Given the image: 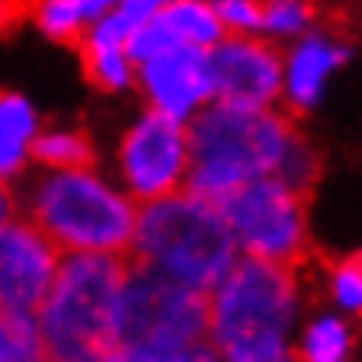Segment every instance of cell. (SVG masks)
Here are the masks:
<instances>
[{
  "label": "cell",
  "instance_id": "cell-1",
  "mask_svg": "<svg viewBox=\"0 0 362 362\" xmlns=\"http://www.w3.org/2000/svg\"><path fill=\"white\" fill-rule=\"evenodd\" d=\"M188 122V192L209 202L258 178H279L300 192L314 175V153L272 108L209 101Z\"/></svg>",
  "mask_w": 362,
  "mask_h": 362
},
{
  "label": "cell",
  "instance_id": "cell-2",
  "mask_svg": "<svg viewBox=\"0 0 362 362\" xmlns=\"http://www.w3.org/2000/svg\"><path fill=\"white\" fill-rule=\"evenodd\" d=\"M300 289L289 265L237 258L209 293V345L220 362H296L289 334Z\"/></svg>",
  "mask_w": 362,
  "mask_h": 362
},
{
  "label": "cell",
  "instance_id": "cell-3",
  "mask_svg": "<svg viewBox=\"0 0 362 362\" xmlns=\"http://www.w3.org/2000/svg\"><path fill=\"white\" fill-rule=\"evenodd\" d=\"M126 262L119 255H66L35 310L49 362H101L115 349L119 293Z\"/></svg>",
  "mask_w": 362,
  "mask_h": 362
},
{
  "label": "cell",
  "instance_id": "cell-4",
  "mask_svg": "<svg viewBox=\"0 0 362 362\" xmlns=\"http://www.w3.org/2000/svg\"><path fill=\"white\" fill-rule=\"evenodd\" d=\"M133 251L139 265L164 272L199 293H213L240 258L220 202L195 192L150 199L136 213Z\"/></svg>",
  "mask_w": 362,
  "mask_h": 362
},
{
  "label": "cell",
  "instance_id": "cell-5",
  "mask_svg": "<svg viewBox=\"0 0 362 362\" xmlns=\"http://www.w3.org/2000/svg\"><path fill=\"white\" fill-rule=\"evenodd\" d=\"M32 223L70 255H122L133 247V195L90 168L49 171L28 192Z\"/></svg>",
  "mask_w": 362,
  "mask_h": 362
},
{
  "label": "cell",
  "instance_id": "cell-6",
  "mask_svg": "<svg viewBox=\"0 0 362 362\" xmlns=\"http://www.w3.org/2000/svg\"><path fill=\"white\" fill-rule=\"evenodd\" d=\"M206 338H209V293H199L139 262L126 265L119 317H115V345L178 352L192 345H206Z\"/></svg>",
  "mask_w": 362,
  "mask_h": 362
},
{
  "label": "cell",
  "instance_id": "cell-7",
  "mask_svg": "<svg viewBox=\"0 0 362 362\" xmlns=\"http://www.w3.org/2000/svg\"><path fill=\"white\" fill-rule=\"evenodd\" d=\"M237 251L275 265H293L307 240L300 192L279 178H258L233 188L220 202Z\"/></svg>",
  "mask_w": 362,
  "mask_h": 362
},
{
  "label": "cell",
  "instance_id": "cell-8",
  "mask_svg": "<svg viewBox=\"0 0 362 362\" xmlns=\"http://www.w3.org/2000/svg\"><path fill=\"white\" fill-rule=\"evenodd\" d=\"M188 122L153 108L139 115L119 143V175L126 192L139 202L178 192L188 181Z\"/></svg>",
  "mask_w": 362,
  "mask_h": 362
},
{
  "label": "cell",
  "instance_id": "cell-9",
  "mask_svg": "<svg viewBox=\"0 0 362 362\" xmlns=\"http://www.w3.org/2000/svg\"><path fill=\"white\" fill-rule=\"evenodd\" d=\"M59 269V247L35 223H0V310L35 314Z\"/></svg>",
  "mask_w": 362,
  "mask_h": 362
},
{
  "label": "cell",
  "instance_id": "cell-10",
  "mask_svg": "<svg viewBox=\"0 0 362 362\" xmlns=\"http://www.w3.org/2000/svg\"><path fill=\"white\" fill-rule=\"evenodd\" d=\"M213 101L240 108H269L282 94V59L258 39H220L209 49Z\"/></svg>",
  "mask_w": 362,
  "mask_h": 362
},
{
  "label": "cell",
  "instance_id": "cell-11",
  "mask_svg": "<svg viewBox=\"0 0 362 362\" xmlns=\"http://www.w3.org/2000/svg\"><path fill=\"white\" fill-rule=\"evenodd\" d=\"M139 84L150 98L153 112L188 122L199 108L213 101L209 88V49L199 45H175L164 49L136 66Z\"/></svg>",
  "mask_w": 362,
  "mask_h": 362
},
{
  "label": "cell",
  "instance_id": "cell-12",
  "mask_svg": "<svg viewBox=\"0 0 362 362\" xmlns=\"http://www.w3.org/2000/svg\"><path fill=\"white\" fill-rule=\"evenodd\" d=\"M345 63V49L331 42L327 35H310L293 49V56L282 63V90L296 108H310L320 101L327 77Z\"/></svg>",
  "mask_w": 362,
  "mask_h": 362
},
{
  "label": "cell",
  "instance_id": "cell-13",
  "mask_svg": "<svg viewBox=\"0 0 362 362\" xmlns=\"http://www.w3.org/2000/svg\"><path fill=\"white\" fill-rule=\"evenodd\" d=\"M39 136V115L28 98L4 90L0 94V181L21 175Z\"/></svg>",
  "mask_w": 362,
  "mask_h": 362
},
{
  "label": "cell",
  "instance_id": "cell-14",
  "mask_svg": "<svg viewBox=\"0 0 362 362\" xmlns=\"http://www.w3.org/2000/svg\"><path fill=\"white\" fill-rule=\"evenodd\" d=\"M119 0H39L35 21L49 39H77Z\"/></svg>",
  "mask_w": 362,
  "mask_h": 362
},
{
  "label": "cell",
  "instance_id": "cell-15",
  "mask_svg": "<svg viewBox=\"0 0 362 362\" xmlns=\"http://www.w3.org/2000/svg\"><path fill=\"white\" fill-rule=\"evenodd\" d=\"M352 331L341 317H317L300 338V362H349Z\"/></svg>",
  "mask_w": 362,
  "mask_h": 362
},
{
  "label": "cell",
  "instance_id": "cell-16",
  "mask_svg": "<svg viewBox=\"0 0 362 362\" xmlns=\"http://www.w3.org/2000/svg\"><path fill=\"white\" fill-rule=\"evenodd\" d=\"M0 362H49L35 314L0 310Z\"/></svg>",
  "mask_w": 362,
  "mask_h": 362
},
{
  "label": "cell",
  "instance_id": "cell-17",
  "mask_svg": "<svg viewBox=\"0 0 362 362\" xmlns=\"http://www.w3.org/2000/svg\"><path fill=\"white\" fill-rule=\"evenodd\" d=\"M84 63H88L90 81L105 90H122L133 84L136 63L126 45L108 42H84Z\"/></svg>",
  "mask_w": 362,
  "mask_h": 362
},
{
  "label": "cell",
  "instance_id": "cell-18",
  "mask_svg": "<svg viewBox=\"0 0 362 362\" xmlns=\"http://www.w3.org/2000/svg\"><path fill=\"white\" fill-rule=\"evenodd\" d=\"M32 157H35L39 164H45L49 171L88 168L90 164V143L81 133H70V129H49V133L35 136Z\"/></svg>",
  "mask_w": 362,
  "mask_h": 362
},
{
  "label": "cell",
  "instance_id": "cell-19",
  "mask_svg": "<svg viewBox=\"0 0 362 362\" xmlns=\"http://www.w3.org/2000/svg\"><path fill=\"white\" fill-rule=\"evenodd\" d=\"M310 18H314L310 0H265L262 4V32H269V35L293 39V35L307 32Z\"/></svg>",
  "mask_w": 362,
  "mask_h": 362
},
{
  "label": "cell",
  "instance_id": "cell-20",
  "mask_svg": "<svg viewBox=\"0 0 362 362\" xmlns=\"http://www.w3.org/2000/svg\"><path fill=\"white\" fill-rule=\"evenodd\" d=\"M101 362H220L213 352V345H192V349H178V352H153V349H122L115 345Z\"/></svg>",
  "mask_w": 362,
  "mask_h": 362
},
{
  "label": "cell",
  "instance_id": "cell-21",
  "mask_svg": "<svg viewBox=\"0 0 362 362\" xmlns=\"http://www.w3.org/2000/svg\"><path fill=\"white\" fill-rule=\"evenodd\" d=\"M213 11L233 35H255L262 32V0H213Z\"/></svg>",
  "mask_w": 362,
  "mask_h": 362
},
{
  "label": "cell",
  "instance_id": "cell-22",
  "mask_svg": "<svg viewBox=\"0 0 362 362\" xmlns=\"http://www.w3.org/2000/svg\"><path fill=\"white\" fill-rule=\"evenodd\" d=\"M331 296L349 314H359L362 310V255L341 262L338 269L331 272Z\"/></svg>",
  "mask_w": 362,
  "mask_h": 362
},
{
  "label": "cell",
  "instance_id": "cell-23",
  "mask_svg": "<svg viewBox=\"0 0 362 362\" xmlns=\"http://www.w3.org/2000/svg\"><path fill=\"white\" fill-rule=\"evenodd\" d=\"M11 209H14V202H11V195H7L4 181H0V223H4V220H11Z\"/></svg>",
  "mask_w": 362,
  "mask_h": 362
},
{
  "label": "cell",
  "instance_id": "cell-24",
  "mask_svg": "<svg viewBox=\"0 0 362 362\" xmlns=\"http://www.w3.org/2000/svg\"><path fill=\"white\" fill-rule=\"evenodd\" d=\"M7 18H11V7H7V4H4V0H0V28H4V25H7Z\"/></svg>",
  "mask_w": 362,
  "mask_h": 362
}]
</instances>
